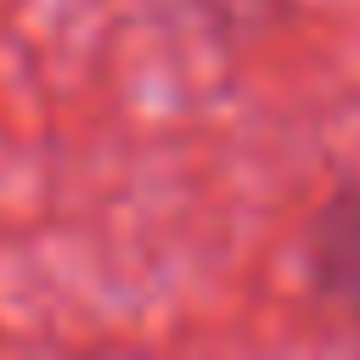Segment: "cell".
<instances>
[{
  "mask_svg": "<svg viewBox=\"0 0 360 360\" xmlns=\"http://www.w3.org/2000/svg\"><path fill=\"white\" fill-rule=\"evenodd\" d=\"M304 270L315 298L360 315V180H343L304 225Z\"/></svg>",
  "mask_w": 360,
  "mask_h": 360,
  "instance_id": "6da1fadb",
  "label": "cell"
}]
</instances>
